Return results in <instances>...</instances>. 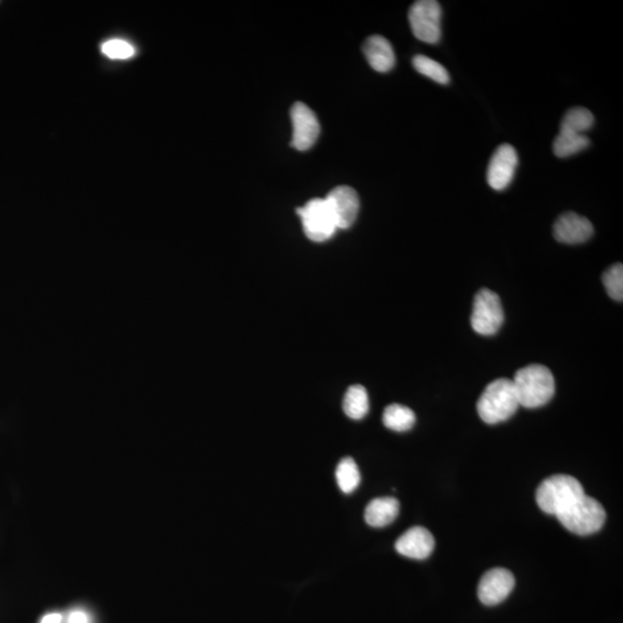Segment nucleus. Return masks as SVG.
I'll return each instance as SVG.
<instances>
[{
    "instance_id": "obj_1",
    "label": "nucleus",
    "mask_w": 623,
    "mask_h": 623,
    "mask_svg": "<svg viewBox=\"0 0 623 623\" xmlns=\"http://www.w3.org/2000/svg\"><path fill=\"white\" fill-rule=\"evenodd\" d=\"M522 407L535 409L547 404L554 396L555 380L546 366L532 364L517 371L513 380Z\"/></svg>"
},
{
    "instance_id": "obj_2",
    "label": "nucleus",
    "mask_w": 623,
    "mask_h": 623,
    "mask_svg": "<svg viewBox=\"0 0 623 623\" xmlns=\"http://www.w3.org/2000/svg\"><path fill=\"white\" fill-rule=\"evenodd\" d=\"M519 407V399H517L513 380L502 377L488 384L479 397L477 410L479 417L486 424L494 425L508 420L510 417L515 415Z\"/></svg>"
},
{
    "instance_id": "obj_3",
    "label": "nucleus",
    "mask_w": 623,
    "mask_h": 623,
    "mask_svg": "<svg viewBox=\"0 0 623 623\" xmlns=\"http://www.w3.org/2000/svg\"><path fill=\"white\" fill-rule=\"evenodd\" d=\"M584 494L583 486L578 479L567 474H555L541 482L537 490L536 500L544 513L556 516Z\"/></svg>"
},
{
    "instance_id": "obj_4",
    "label": "nucleus",
    "mask_w": 623,
    "mask_h": 623,
    "mask_svg": "<svg viewBox=\"0 0 623 623\" xmlns=\"http://www.w3.org/2000/svg\"><path fill=\"white\" fill-rule=\"evenodd\" d=\"M555 517L568 531L575 535L589 536L603 528L606 512L601 502L584 494Z\"/></svg>"
},
{
    "instance_id": "obj_5",
    "label": "nucleus",
    "mask_w": 623,
    "mask_h": 623,
    "mask_svg": "<svg viewBox=\"0 0 623 623\" xmlns=\"http://www.w3.org/2000/svg\"><path fill=\"white\" fill-rule=\"evenodd\" d=\"M302 218L303 232L315 243L332 239L337 230L336 222L326 198H312L302 208L297 209Z\"/></svg>"
},
{
    "instance_id": "obj_6",
    "label": "nucleus",
    "mask_w": 623,
    "mask_h": 623,
    "mask_svg": "<svg viewBox=\"0 0 623 623\" xmlns=\"http://www.w3.org/2000/svg\"><path fill=\"white\" fill-rule=\"evenodd\" d=\"M441 5L435 0H419L409 11L412 33L428 44H436L441 38Z\"/></svg>"
},
{
    "instance_id": "obj_7",
    "label": "nucleus",
    "mask_w": 623,
    "mask_h": 623,
    "mask_svg": "<svg viewBox=\"0 0 623 623\" xmlns=\"http://www.w3.org/2000/svg\"><path fill=\"white\" fill-rule=\"evenodd\" d=\"M504 321V307L500 297L492 290L479 291L474 297L473 315H471V326L474 332L484 336H492L500 330Z\"/></svg>"
},
{
    "instance_id": "obj_8",
    "label": "nucleus",
    "mask_w": 623,
    "mask_h": 623,
    "mask_svg": "<svg viewBox=\"0 0 623 623\" xmlns=\"http://www.w3.org/2000/svg\"><path fill=\"white\" fill-rule=\"evenodd\" d=\"M292 134L291 146L299 151L311 150L320 135V123L317 115L305 103L297 102L291 108Z\"/></svg>"
},
{
    "instance_id": "obj_9",
    "label": "nucleus",
    "mask_w": 623,
    "mask_h": 623,
    "mask_svg": "<svg viewBox=\"0 0 623 623\" xmlns=\"http://www.w3.org/2000/svg\"><path fill=\"white\" fill-rule=\"evenodd\" d=\"M515 587V578L505 568H494L482 576L478 598L486 606H496L508 598Z\"/></svg>"
},
{
    "instance_id": "obj_10",
    "label": "nucleus",
    "mask_w": 623,
    "mask_h": 623,
    "mask_svg": "<svg viewBox=\"0 0 623 623\" xmlns=\"http://www.w3.org/2000/svg\"><path fill=\"white\" fill-rule=\"evenodd\" d=\"M519 156L515 148L505 143L497 148L488 167V184L493 190L507 189L515 176Z\"/></svg>"
},
{
    "instance_id": "obj_11",
    "label": "nucleus",
    "mask_w": 623,
    "mask_h": 623,
    "mask_svg": "<svg viewBox=\"0 0 623 623\" xmlns=\"http://www.w3.org/2000/svg\"><path fill=\"white\" fill-rule=\"evenodd\" d=\"M325 198L332 209L337 229L352 228L360 207L356 190L350 186H337Z\"/></svg>"
},
{
    "instance_id": "obj_12",
    "label": "nucleus",
    "mask_w": 623,
    "mask_h": 623,
    "mask_svg": "<svg viewBox=\"0 0 623 623\" xmlns=\"http://www.w3.org/2000/svg\"><path fill=\"white\" fill-rule=\"evenodd\" d=\"M553 233L559 243L582 244L594 235V225L587 217L576 213H566L555 222Z\"/></svg>"
},
{
    "instance_id": "obj_13",
    "label": "nucleus",
    "mask_w": 623,
    "mask_h": 623,
    "mask_svg": "<svg viewBox=\"0 0 623 623\" xmlns=\"http://www.w3.org/2000/svg\"><path fill=\"white\" fill-rule=\"evenodd\" d=\"M435 547L434 537L427 529L415 527L409 529L397 539L396 551L407 558L424 560L428 558Z\"/></svg>"
},
{
    "instance_id": "obj_14",
    "label": "nucleus",
    "mask_w": 623,
    "mask_h": 623,
    "mask_svg": "<svg viewBox=\"0 0 623 623\" xmlns=\"http://www.w3.org/2000/svg\"><path fill=\"white\" fill-rule=\"evenodd\" d=\"M363 52L374 71L385 73L394 69L396 56L387 38L380 35H373L365 41Z\"/></svg>"
},
{
    "instance_id": "obj_15",
    "label": "nucleus",
    "mask_w": 623,
    "mask_h": 623,
    "mask_svg": "<svg viewBox=\"0 0 623 623\" xmlns=\"http://www.w3.org/2000/svg\"><path fill=\"white\" fill-rule=\"evenodd\" d=\"M399 513L400 504L395 498H376L366 507L365 521L373 528H384L392 523Z\"/></svg>"
},
{
    "instance_id": "obj_16",
    "label": "nucleus",
    "mask_w": 623,
    "mask_h": 623,
    "mask_svg": "<svg viewBox=\"0 0 623 623\" xmlns=\"http://www.w3.org/2000/svg\"><path fill=\"white\" fill-rule=\"evenodd\" d=\"M343 410L353 420L363 419L369 410L368 391L360 384H353L345 392Z\"/></svg>"
},
{
    "instance_id": "obj_17",
    "label": "nucleus",
    "mask_w": 623,
    "mask_h": 623,
    "mask_svg": "<svg viewBox=\"0 0 623 623\" xmlns=\"http://www.w3.org/2000/svg\"><path fill=\"white\" fill-rule=\"evenodd\" d=\"M384 426L395 432H407L414 427L415 412L400 404H392L384 409L383 417Z\"/></svg>"
},
{
    "instance_id": "obj_18",
    "label": "nucleus",
    "mask_w": 623,
    "mask_h": 623,
    "mask_svg": "<svg viewBox=\"0 0 623 623\" xmlns=\"http://www.w3.org/2000/svg\"><path fill=\"white\" fill-rule=\"evenodd\" d=\"M595 124V117L586 108H572L563 116L560 132L564 134H584Z\"/></svg>"
},
{
    "instance_id": "obj_19",
    "label": "nucleus",
    "mask_w": 623,
    "mask_h": 623,
    "mask_svg": "<svg viewBox=\"0 0 623 623\" xmlns=\"http://www.w3.org/2000/svg\"><path fill=\"white\" fill-rule=\"evenodd\" d=\"M590 146V139L586 134H564L560 132L553 143V151L558 158H570Z\"/></svg>"
},
{
    "instance_id": "obj_20",
    "label": "nucleus",
    "mask_w": 623,
    "mask_h": 623,
    "mask_svg": "<svg viewBox=\"0 0 623 623\" xmlns=\"http://www.w3.org/2000/svg\"><path fill=\"white\" fill-rule=\"evenodd\" d=\"M336 481L343 493L350 494L360 484V473L352 457L343 458L336 467Z\"/></svg>"
},
{
    "instance_id": "obj_21",
    "label": "nucleus",
    "mask_w": 623,
    "mask_h": 623,
    "mask_svg": "<svg viewBox=\"0 0 623 623\" xmlns=\"http://www.w3.org/2000/svg\"><path fill=\"white\" fill-rule=\"evenodd\" d=\"M412 65H414L417 72L430 77V79L435 81V83L440 85H448L450 83L449 73H448L445 66L432 60L430 57L418 54V56L414 57V60H412Z\"/></svg>"
},
{
    "instance_id": "obj_22",
    "label": "nucleus",
    "mask_w": 623,
    "mask_h": 623,
    "mask_svg": "<svg viewBox=\"0 0 623 623\" xmlns=\"http://www.w3.org/2000/svg\"><path fill=\"white\" fill-rule=\"evenodd\" d=\"M603 286L607 294L614 301L622 302L623 299V266L621 263H615L609 268L603 275Z\"/></svg>"
},
{
    "instance_id": "obj_23",
    "label": "nucleus",
    "mask_w": 623,
    "mask_h": 623,
    "mask_svg": "<svg viewBox=\"0 0 623 623\" xmlns=\"http://www.w3.org/2000/svg\"><path fill=\"white\" fill-rule=\"evenodd\" d=\"M102 53L110 60H130L135 54V49L130 43L123 40H110L102 45Z\"/></svg>"
},
{
    "instance_id": "obj_24",
    "label": "nucleus",
    "mask_w": 623,
    "mask_h": 623,
    "mask_svg": "<svg viewBox=\"0 0 623 623\" xmlns=\"http://www.w3.org/2000/svg\"><path fill=\"white\" fill-rule=\"evenodd\" d=\"M88 614L84 611H73L69 615V623H88Z\"/></svg>"
},
{
    "instance_id": "obj_25",
    "label": "nucleus",
    "mask_w": 623,
    "mask_h": 623,
    "mask_svg": "<svg viewBox=\"0 0 623 623\" xmlns=\"http://www.w3.org/2000/svg\"><path fill=\"white\" fill-rule=\"evenodd\" d=\"M61 621L62 617L61 614L52 613L45 615V617L42 619L41 623H61Z\"/></svg>"
}]
</instances>
